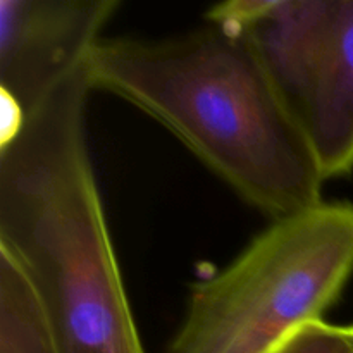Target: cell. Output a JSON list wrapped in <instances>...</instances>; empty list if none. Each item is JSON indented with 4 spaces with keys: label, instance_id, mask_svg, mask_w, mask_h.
<instances>
[{
    "label": "cell",
    "instance_id": "6da1fadb",
    "mask_svg": "<svg viewBox=\"0 0 353 353\" xmlns=\"http://www.w3.org/2000/svg\"><path fill=\"white\" fill-rule=\"evenodd\" d=\"M88 79L159 121L272 221L323 202L309 141L245 34L209 23L165 40H102Z\"/></svg>",
    "mask_w": 353,
    "mask_h": 353
},
{
    "label": "cell",
    "instance_id": "7a4b0ae2",
    "mask_svg": "<svg viewBox=\"0 0 353 353\" xmlns=\"http://www.w3.org/2000/svg\"><path fill=\"white\" fill-rule=\"evenodd\" d=\"M88 65L0 140V250L33 286L61 353H145L86 141Z\"/></svg>",
    "mask_w": 353,
    "mask_h": 353
},
{
    "label": "cell",
    "instance_id": "3957f363",
    "mask_svg": "<svg viewBox=\"0 0 353 353\" xmlns=\"http://www.w3.org/2000/svg\"><path fill=\"white\" fill-rule=\"evenodd\" d=\"M353 274V203L276 219L230 265L196 283L168 353H271L323 319Z\"/></svg>",
    "mask_w": 353,
    "mask_h": 353
},
{
    "label": "cell",
    "instance_id": "277c9868",
    "mask_svg": "<svg viewBox=\"0 0 353 353\" xmlns=\"http://www.w3.org/2000/svg\"><path fill=\"white\" fill-rule=\"evenodd\" d=\"M207 21L245 34L324 179L353 171V0H231Z\"/></svg>",
    "mask_w": 353,
    "mask_h": 353
},
{
    "label": "cell",
    "instance_id": "5b68a950",
    "mask_svg": "<svg viewBox=\"0 0 353 353\" xmlns=\"http://www.w3.org/2000/svg\"><path fill=\"white\" fill-rule=\"evenodd\" d=\"M117 0H0V90L23 114L88 65Z\"/></svg>",
    "mask_w": 353,
    "mask_h": 353
},
{
    "label": "cell",
    "instance_id": "8992f818",
    "mask_svg": "<svg viewBox=\"0 0 353 353\" xmlns=\"http://www.w3.org/2000/svg\"><path fill=\"white\" fill-rule=\"evenodd\" d=\"M0 353H61L26 274L0 250Z\"/></svg>",
    "mask_w": 353,
    "mask_h": 353
},
{
    "label": "cell",
    "instance_id": "52a82bcc",
    "mask_svg": "<svg viewBox=\"0 0 353 353\" xmlns=\"http://www.w3.org/2000/svg\"><path fill=\"white\" fill-rule=\"evenodd\" d=\"M271 353H353V341L345 326L319 319L296 327Z\"/></svg>",
    "mask_w": 353,
    "mask_h": 353
},
{
    "label": "cell",
    "instance_id": "ba28073f",
    "mask_svg": "<svg viewBox=\"0 0 353 353\" xmlns=\"http://www.w3.org/2000/svg\"><path fill=\"white\" fill-rule=\"evenodd\" d=\"M345 327H347L348 336H350V338H352V341H353V324H352V326H345Z\"/></svg>",
    "mask_w": 353,
    "mask_h": 353
}]
</instances>
